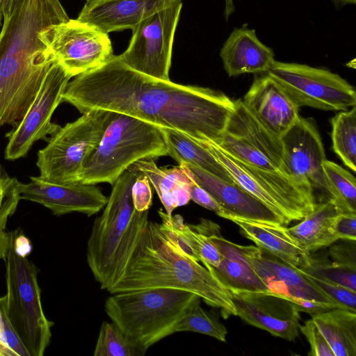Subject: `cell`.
Here are the masks:
<instances>
[{
	"instance_id": "1",
	"label": "cell",
	"mask_w": 356,
	"mask_h": 356,
	"mask_svg": "<svg viewBox=\"0 0 356 356\" xmlns=\"http://www.w3.org/2000/svg\"><path fill=\"white\" fill-rule=\"evenodd\" d=\"M63 101L83 113L104 110L219 144L234 109L220 90L182 85L132 70L118 56L69 81Z\"/></svg>"
},
{
	"instance_id": "2",
	"label": "cell",
	"mask_w": 356,
	"mask_h": 356,
	"mask_svg": "<svg viewBox=\"0 0 356 356\" xmlns=\"http://www.w3.org/2000/svg\"><path fill=\"white\" fill-rule=\"evenodd\" d=\"M69 17L60 0H15L0 31V123L21 120L55 60L39 37Z\"/></svg>"
},
{
	"instance_id": "3",
	"label": "cell",
	"mask_w": 356,
	"mask_h": 356,
	"mask_svg": "<svg viewBox=\"0 0 356 356\" xmlns=\"http://www.w3.org/2000/svg\"><path fill=\"white\" fill-rule=\"evenodd\" d=\"M154 288L183 290L221 309L225 317L236 316L230 291L204 266L176 250L149 221L112 293Z\"/></svg>"
},
{
	"instance_id": "4",
	"label": "cell",
	"mask_w": 356,
	"mask_h": 356,
	"mask_svg": "<svg viewBox=\"0 0 356 356\" xmlns=\"http://www.w3.org/2000/svg\"><path fill=\"white\" fill-rule=\"evenodd\" d=\"M139 174L127 169L112 185L87 242L89 268L100 288L107 291L120 278L149 222V211L139 212L132 202L131 188Z\"/></svg>"
},
{
	"instance_id": "5",
	"label": "cell",
	"mask_w": 356,
	"mask_h": 356,
	"mask_svg": "<svg viewBox=\"0 0 356 356\" xmlns=\"http://www.w3.org/2000/svg\"><path fill=\"white\" fill-rule=\"evenodd\" d=\"M200 300L183 290L146 289L112 293L105 301L104 309L111 322L147 351L175 333L179 321Z\"/></svg>"
},
{
	"instance_id": "6",
	"label": "cell",
	"mask_w": 356,
	"mask_h": 356,
	"mask_svg": "<svg viewBox=\"0 0 356 356\" xmlns=\"http://www.w3.org/2000/svg\"><path fill=\"white\" fill-rule=\"evenodd\" d=\"M168 156L160 127L110 111L101 140L84 163L77 182L113 185L138 160Z\"/></svg>"
},
{
	"instance_id": "7",
	"label": "cell",
	"mask_w": 356,
	"mask_h": 356,
	"mask_svg": "<svg viewBox=\"0 0 356 356\" xmlns=\"http://www.w3.org/2000/svg\"><path fill=\"white\" fill-rule=\"evenodd\" d=\"M4 261L6 293L0 298V309L29 355L42 356L51 341L54 322L47 318L42 307L39 270L16 251L13 233Z\"/></svg>"
},
{
	"instance_id": "8",
	"label": "cell",
	"mask_w": 356,
	"mask_h": 356,
	"mask_svg": "<svg viewBox=\"0 0 356 356\" xmlns=\"http://www.w3.org/2000/svg\"><path fill=\"white\" fill-rule=\"evenodd\" d=\"M195 141L220 162L234 184L268 206L284 225L302 220L314 209V195L294 180L246 163L213 141Z\"/></svg>"
},
{
	"instance_id": "9",
	"label": "cell",
	"mask_w": 356,
	"mask_h": 356,
	"mask_svg": "<svg viewBox=\"0 0 356 356\" xmlns=\"http://www.w3.org/2000/svg\"><path fill=\"white\" fill-rule=\"evenodd\" d=\"M109 114L90 110L60 127L38 153L39 176L59 184L77 182L81 168L101 140Z\"/></svg>"
},
{
	"instance_id": "10",
	"label": "cell",
	"mask_w": 356,
	"mask_h": 356,
	"mask_svg": "<svg viewBox=\"0 0 356 356\" xmlns=\"http://www.w3.org/2000/svg\"><path fill=\"white\" fill-rule=\"evenodd\" d=\"M266 73L299 108L341 111L356 105L354 87L327 69L275 60Z\"/></svg>"
},
{
	"instance_id": "11",
	"label": "cell",
	"mask_w": 356,
	"mask_h": 356,
	"mask_svg": "<svg viewBox=\"0 0 356 356\" xmlns=\"http://www.w3.org/2000/svg\"><path fill=\"white\" fill-rule=\"evenodd\" d=\"M182 1L152 14L132 29L127 49L118 56L128 67L142 74L170 80L172 45Z\"/></svg>"
},
{
	"instance_id": "12",
	"label": "cell",
	"mask_w": 356,
	"mask_h": 356,
	"mask_svg": "<svg viewBox=\"0 0 356 356\" xmlns=\"http://www.w3.org/2000/svg\"><path fill=\"white\" fill-rule=\"evenodd\" d=\"M39 37L71 77L94 70L114 56L108 34L77 19L49 25Z\"/></svg>"
},
{
	"instance_id": "13",
	"label": "cell",
	"mask_w": 356,
	"mask_h": 356,
	"mask_svg": "<svg viewBox=\"0 0 356 356\" xmlns=\"http://www.w3.org/2000/svg\"><path fill=\"white\" fill-rule=\"evenodd\" d=\"M71 78L55 60L26 114L7 134L6 159L14 161L25 156L37 140H49L48 136H53L60 129L51 120L56 108L63 102V94Z\"/></svg>"
},
{
	"instance_id": "14",
	"label": "cell",
	"mask_w": 356,
	"mask_h": 356,
	"mask_svg": "<svg viewBox=\"0 0 356 356\" xmlns=\"http://www.w3.org/2000/svg\"><path fill=\"white\" fill-rule=\"evenodd\" d=\"M245 254L269 291L295 303L311 316L339 307L302 270L273 258L257 246L244 245ZM341 308V307H340Z\"/></svg>"
},
{
	"instance_id": "15",
	"label": "cell",
	"mask_w": 356,
	"mask_h": 356,
	"mask_svg": "<svg viewBox=\"0 0 356 356\" xmlns=\"http://www.w3.org/2000/svg\"><path fill=\"white\" fill-rule=\"evenodd\" d=\"M286 165L294 181L309 193H327L323 165L326 160L319 131L312 118L300 117L280 138Z\"/></svg>"
},
{
	"instance_id": "16",
	"label": "cell",
	"mask_w": 356,
	"mask_h": 356,
	"mask_svg": "<svg viewBox=\"0 0 356 356\" xmlns=\"http://www.w3.org/2000/svg\"><path fill=\"white\" fill-rule=\"evenodd\" d=\"M230 293L236 316L247 323L287 341L298 337L300 311L291 300L271 291Z\"/></svg>"
},
{
	"instance_id": "17",
	"label": "cell",
	"mask_w": 356,
	"mask_h": 356,
	"mask_svg": "<svg viewBox=\"0 0 356 356\" xmlns=\"http://www.w3.org/2000/svg\"><path fill=\"white\" fill-rule=\"evenodd\" d=\"M21 200L38 203L56 216L79 212L90 217L105 207L108 197L93 184L81 182L59 184L40 176L30 177V182H19Z\"/></svg>"
},
{
	"instance_id": "18",
	"label": "cell",
	"mask_w": 356,
	"mask_h": 356,
	"mask_svg": "<svg viewBox=\"0 0 356 356\" xmlns=\"http://www.w3.org/2000/svg\"><path fill=\"white\" fill-rule=\"evenodd\" d=\"M179 165L219 204L222 209L220 217L284 225L268 206L236 184H230L191 164L181 163Z\"/></svg>"
},
{
	"instance_id": "19",
	"label": "cell",
	"mask_w": 356,
	"mask_h": 356,
	"mask_svg": "<svg viewBox=\"0 0 356 356\" xmlns=\"http://www.w3.org/2000/svg\"><path fill=\"white\" fill-rule=\"evenodd\" d=\"M243 102L258 120L279 138L300 117L299 107L267 73L254 78Z\"/></svg>"
},
{
	"instance_id": "20",
	"label": "cell",
	"mask_w": 356,
	"mask_h": 356,
	"mask_svg": "<svg viewBox=\"0 0 356 356\" xmlns=\"http://www.w3.org/2000/svg\"><path fill=\"white\" fill-rule=\"evenodd\" d=\"M176 0H88L77 19L108 34L133 29L141 21Z\"/></svg>"
},
{
	"instance_id": "21",
	"label": "cell",
	"mask_w": 356,
	"mask_h": 356,
	"mask_svg": "<svg viewBox=\"0 0 356 356\" xmlns=\"http://www.w3.org/2000/svg\"><path fill=\"white\" fill-rule=\"evenodd\" d=\"M210 238L220 254L216 267H206L229 291H270L246 257L244 245L232 243L220 233L216 222L207 219Z\"/></svg>"
},
{
	"instance_id": "22",
	"label": "cell",
	"mask_w": 356,
	"mask_h": 356,
	"mask_svg": "<svg viewBox=\"0 0 356 356\" xmlns=\"http://www.w3.org/2000/svg\"><path fill=\"white\" fill-rule=\"evenodd\" d=\"M220 57L230 77L266 73L275 60L273 49L261 42L247 24L233 29L220 50Z\"/></svg>"
},
{
	"instance_id": "23",
	"label": "cell",
	"mask_w": 356,
	"mask_h": 356,
	"mask_svg": "<svg viewBox=\"0 0 356 356\" xmlns=\"http://www.w3.org/2000/svg\"><path fill=\"white\" fill-rule=\"evenodd\" d=\"M228 220L259 248L289 266L302 269L312 260V254L291 236L285 225L238 218Z\"/></svg>"
},
{
	"instance_id": "24",
	"label": "cell",
	"mask_w": 356,
	"mask_h": 356,
	"mask_svg": "<svg viewBox=\"0 0 356 356\" xmlns=\"http://www.w3.org/2000/svg\"><path fill=\"white\" fill-rule=\"evenodd\" d=\"M234 103V109L228 120L225 133L247 141L266 156L285 176L293 179L285 163L280 138L266 128L245 106L242 99L235 100Z\"/></svg>"
},
{
	"instance_id": "25",
	"label": "cell",
	"mask_w": 356,
	"mask_h": 356,
	"mask_svg": "<svg viewBox=\"0 0 356 356\" xmlns=\"http://www.w3.org/2000/svg\"><path fill=\"white\" fill-rule=\"evenodd\" d=\"M128 169L140 172L147 177L168 216L191 200L188 188L189 176L179 165L172 168L158 167L154 159H144L137 161Z\"/></svg>"
},
{
	"instance_id": "26",
	"label": "cell",
	"mask_w": 356,
	"mask_h": 356,
	"mask_svg": "<svg viewBox=\"0 0 356 356\" xmlns=\"http://www.w3.org/2000/svg\"><path fill=\"white\" fill-rule=\"evenodd\" d=\"M340 211L332 199L316 204L313 211L287 227L289 233L307 252L312 253L328 247L338 241L334 232V224Z\"/></svg>"
},
{
	"instance_id": "27",
	"label": "cell",
	"mask_w": 356,
	"mask_h": 356,
	"mask_svg": "<svg viewBox=\"0 0 356 356\" xmlns=\"http://www.w3.org/2000/svg\"><path fill=\"white\" fill-rule=\"evenodd\" d=\"M334 356L356 355V311L337 307L312 316Z\"/></svg>"
},
{
	"instance_id": "28",
	"label": "cell",
	"mask_w": 356,
	"mask_h": 356,
	"mask_svg": "<svg viewBox=\"0 0 356 356\" xmlns=\"http://www.w3.org/2000/svg\"><path fill=\"white\" fill-rule=\"evenodd\" d=\"M168 149V156L178 163L195 165L230 184H234L225 168L205 147L175 129L161 127Z\"/></svg>"
},
{
	"instance_id": "29",
	"label": "cell",
	"mask_w": 356,
	"mask_h": 356,
	"mask_svg": "<svg viewBox=\"0 0 356 356\" xmlns=\"http://www.w3.org/2000/svg\"><path fill=\"white\" fill-rule=\"evenodd\" d=\"M332 149L351 170H356V106L331 118Z\"/></svg>"
},
{
	"instance_id": "30",
	"label": "cell",
	"mask_w": 356,
	"mask_h": 356,
	"mask_svg": "<svg viewBox=\"0 0 356 356\" xmlns=\"http://www.w3.org/2000/svg\"><path fill=\"white\" fill-rule=\"evenodd\" d=\"M323 169L332 199L341 213H356L355 177L339 164L325 160Z\"/></svg>"
},
{
	"instance_id": "31",
	"label": "cell",
	"mask_w": 356,
	"mask_h": 356,
	"mask_svg": "<svg viewBox=\"0 0 356 356\" xmlns=\"http://www.w3.org/2000/svg\"><path fill=\"white\" fill-rule=\"evenodd\" d=\"M19 184L0 165V260L6 259L12 241L13 232H8L6 227L21 200Z\"/></svg>"
},
{
	"instance_id": "32",
	"label": "cell",
	"mask_w": 356,
	"mask_h": 356,
	"mask_svg": "<svg viewBox=\"0 0 356 356\" xmlns=\"http://www.w3.org/2000/svg\"><path fill=\"white\" fill-rule=\"evenodd\" d=\"M141 348L113 322L104 321L95 348V356H143Z\"/></svg>"
},
{
	"instance_id": "33",
	"label": "cell",
	"mask_w": 356,
	"mask_h": 356,
	"mask_svg": "<svg viewBox=\"0 0 356 356\" xmlns=\"http://www.w3.org/2000/svg\"><path fill=\"white\" fill-rule=\"evenodd\" d=\"M180 332H195L222 342L227 341V328L201 307L200 301L195 304L179 321L175 333Z\"/></svg>"
},
{
	"instance_id": "34",
	"label": "cell",
	"mask_w": 356,
	"mask_h": 356,
	"mask_svg": "<svg viewBox=\"0 0 356 356\" xmlns=\"http://www.w3.org/2000/svg\"><path fill=\"white\" fill-rule=\"evenodd\" d=\"M300 270L311 277L337 283L356 291V270L349 268L312 257L309 264Z\"/></svg>"
},
{
	"instance_id": "35",
	"label": "cell",
	"mask_w": 356,
	"mask_h": 356,
	"mask_svg": "<svg viewBox=\"0 0 356 356\" xmlns=\"http://www.w3.org/2000/svg\"><path fill=\"white\" fill-rule=\"evenodd\" d=\"M310 277L339 307L356 311V291L337 283Z\"/></svg>"
},
{
	"instance_id": "36",
	"label": "cell",
	"mask_w": 356,
	"mask_h": 356,
	"mask_svg": "<svg viewBox=\"0 0 356 356\" xmlns=\"http://www.w3.org/2000/svg\"><path fill=\"white\" fill-rule=\"evenodd\" d=\"M300 331L306 337L309 344V355L334 356L325 338L312 318L306 321L303 325H300Z\"/></svg>"
},
{
	"instance_id": "37",
	"label": "cell",
	"mask_w": 356,
	"mask_h": 356,
	"mask_svg": "<svg viewBox=\"0 0 356 356\" xmlns=\"http://www.w3.org/2000/svg\"><path fill=\"white\" fill-rule=\"evenodd\" d=\"M340 241L328 246V254L332 261L356 270V241Z\"/></svg>"
},
{
	"instance_id": "38",
	"label": "cell",
	"mask_w": 356,
	"mask_h": 356,
	"mask_svg": "<svg viewBox=\"0 0 356 356\" xmlns=\"http://www.w3.org/2000/svg\"><path fill=\"white\" fill-rule=\"evenodd\" d=\"M161 224L157 227L170 244L178 252L189 258L200 262V259L193 249L189 245L182 233L176 227L170 225L167 220L161 219Z\"/></svg>"
},
{
	"instance_id": "39",
	"label": "cell",
	"mask_w": 356,
	"mask_h": 356,
	"mask_svg": "<svg viewBox=\"0 0 356 356\" xmlns=\"http://www.w3.org/2000/svg\"><path fill=\"white\" fill-rule=\"evenodd\" d=\"M131 199L134 209L139 212L149 211L152 205V193L149 181L141 172L132 186Z\"/></svg>"
},
{
	"instance_id": "40",
	"label": "cell",
	"mask_w": 356,
	"mask_h": 356,
	"mask_svg": "<svg viewBox=\"0 0 356 356\" xmlns=\"http://www.w3.org/2000/svg\"><path fill=\"white\" fill-rule=\"evenodd\" d=\"M188 176V188L191 200L200 206L220 216L222 213V209L219 204L209 192L197 184L189 175Z\"/></svg>"
},
{
	"instance_id": "41",
	"label": "cell",
	"mask_w": 356,
	"mask_h": 356,
	"mask_svg": "<svg viewBox=\"0 0 356 356\" xmlns=\"http://www.w3.org/2000/svg\"><path fill=\"white\" fill-rule=\"evenodd\" d=\"M338 240L356 241V213H340L334 224Z\"/></svg>"
},
{
	"instance_id": "42",
	"label": "cell",
	"mask_w": 356,
	"mask_h": 356,
	"mask_svg": "<svg viewBox=\"0 0 356 356\" xmlns=\"http://www.w3.org/2000/svg\"><path fill=\"white\" fill-rule=\"evenodd\" d=\"M13 233L15 249L19 254L26 257L31 250V245L29 239L23 234H19L18 230H15Z\"/></svg>"
},
{
	"instance_id": "43",
	"label": "cell",
	"mask_w": 356,
	"mask_h": 356,
	"mask_svg": "<svg viewBox=\"0 0 356 356\" xmlns=\"http://www.w3.org/2000/svg\"><path fill=\"white\" fill-rule=\"evenodd\" d=\"M225 8L223 11V15L226 21H228L230 16L235 11V6L234 0H224Z\"/></svg>"
},
{
	"instance_id": "44",
	"label": "cell",
	"mask_w": 356,
	"mask_h": 356,
	"mask_svg": "<svg viewBox=\"0 0 356 356\" xmlns=\"http://www.w3.org/2000/svg\"><path fill=\"white\" fill-rule=\"evenodd\" d=\"M15 0H0V11L2 16L7 15L14 6Z\"/></svg>"
},
{
	"instance_id": "45",
	"label": "cell",
	"mask_w": 356,
	"mask_h": 356,
	"mask_svg": "<svg viewBox=\"0 0 356 356\" xmlns=\"http://www.w3.org/2000/svg\"><path fill=\"white\" fill-rule=\"evenodd\" d=\"M337 7H342L343 6L355 4L356 0H332Z\"/></svg>"
},
{
	"instance_id": "46",
	"label": "cell",
	"mask_w": 356,
	"mask_h": 356,
	"mask_svg": "<svg viewBox=\"0 0 356 356\" xmlns=\"http://www.w3.org/2000/svg\"><path fill=\"white\" fill-rule=\"evenodd\" d=\"M2 20H3V16H2V14L0 11V26L1 25V23H2Z\"/></svg>"
}]
</instances>
